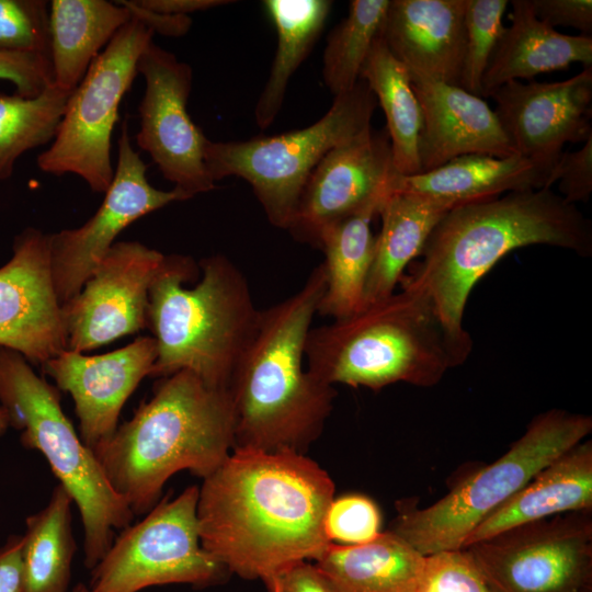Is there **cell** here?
Masks as SVG:
<instances>
[{
	"instance_id": "1",
	"label": "cell",
	"mask_w": 592,
	"mask_h": 592,
	"mask_svg": "<svg viewBox=\"0 0 592 592\" xmlns=\"http://www.w3.org/2000/svg\"><path fill=\"white\" fill-rule=\"evenodd\" d=\"M333 496L328 473L305 454L234 448L198 487L202 547L230 574L267 584L329 545L323 521Z\"/></svg>"
},
{
	"instance_id": "2",
	"label": "cell",
	"mask_w": 592,
	"mask_h": 592,
	"mask_svg": "<svg viewBox=\"0 0 592 592\" xmlns=\"http://www.w3.org/2000/svg\"><path fill=\"white\" fill-rule=\"evenodd\" d=\"M548 244L592 254V225L551 189L505 193L449 209L431 232L421 260L400 283L433 305L463 363L473 340L463 326L471 289L509 252Z\"/></svg>"
},
{
	"instance_id": "3",
	"label": "cell",
	"mask_w": 592,
	"mask_h": 592,
	"mask_svg": "<svg viewBox=\"0 0 592 592\" xmlns=\"http://www.w3.org/2000/svg\"><path fill=\"white\" fill-rule=\"evenodd\" d=\"M326 285L321 262L297 292L260 311L229 386L234 448L304 454L320 436L337 391L310 375L304 361Z\"/></svg>"
},
{
	"instance_id": "4",
	"label": "cell",
	"mask_w": 592,
	"mask_h": 592,
	"mask_svg": "<svg viewBox=\"0 0 592 592\" xmlns=\"http://www.w3.org/2000/svg\"><path fill=\"white\" fill-rule=\"evenodd\" d=\"M234 446L229 389L210 388L182 369L160 378L152 397L93 453L115 492L141 515L160 501L171 476L189 470L204 479Z\"/></svg>"
},
{
	"instance_id": "5",
	"label": "cell",
	"mask_w": 592,
	"mask_h": 592,
	"mask_svg": "<svg viewBox=\"0 0 592 592\" xmlns=\"http://www.w3.org/2000/svg\"><path fill=\"white\" fill-rule=\"evenodd\" d=\"M195 276L192 258L164 255L149 288L147 328L157 343L149 377L163 378L186 369L206 386L229 389L234 372L251 342L260 318L249 284L224 254L200 262Z\"/></svg>"
},
{
	"instance_id": "6",
	"label": "cell",
	"mask_w": 592,
	"mask_h": 592,
	"mask_svg": "<svg viewBox=\"0 0 592 592\" xmlns=\"http://www.w3.org/2000/svg\"><path fill=\"white\" fill-rule=\"evenodd\" d=\"M305 358L308 373L321 383L373 390L396 383L431 387L463 364L432 303L406 285L348 317L310 328Z\"/></svg>"
},
{
	"instance_id": "7",
	"label": "cell",
	"mask_w": 592,
	"mask_h": 592,
	"mask_svg": "<svg viewBox=\"0 0 592 592\" xmlns=\"http://www.w3.org/2000/svg\"><path fill=\"white\" fill-rule=\"evenodd\" d=\"M60 390L20 353L0 346V407L21 444L38 451L76 503L83 530V562L92 570L135 516L115 492L95 454L61 408Z\"/></svg>"
},
{
	"instance_id": "8",
	"label": "cell",
	"mask_w": 592,
	"mask_h": 592,
	"mask_svg": "<svg viewBox=\"0 0 592 592\" xmlns=\"http://www.w3.org/2000/svg\"><path fill=\"white\" fill-rule=\"evenodd\" d=\"M591 431L588 414L562 409L542 412L501 457L435 503L418 509L402 502L390 531L423 556L463 549L479 523Z\"/></svg>"
},
{
	"instance_id": "9",
	"label": "cell",
	"mask_w": 592,
	"mask_h": 592,
	"mask_svg": "<svg viewBox=\"0 0 592 592\" xmlns=\"http://www.w3.org/2000/svg\"><path fill=\"white\" fill-rule=\"evenodd\" d=\"M377 100L364 80L334 96L316 123L288 133L243 141L208 139L204 162L213 182L239 177L252 187L269 221L287 229L310 174L333 148L371 126Z\"/></svg>"
},
{
	"instance_id": "10",
	"label": "cell",
	"mask_w": 592,
	"mask_h": 592,
	"mask_svg": "<svg viewBox=\"0 0 592 592\" xmlns=\"http://www.w3.org/2000/svg\"><path fill=\"white\" fill-rule=\"evenodd\" d=\"M152 36L153 32L132 15L93 60L68 99L52 145L37 157L43 172L73 173L93 192H106L114 175L111 137L118 107Z\"/></svg>"
},
{
	"instance_id": "11",
	"label": "cell",
	"mask_w": 592,
	"mask_h": 592,
	"mask_svg": "<svg viewBox=\"0 0 592 592\" xmlns=\"http://www.w3.org/2000/svg\"><path fill=\"white\" fill-rule=\"evenodd\" d=\"M197 499L198 487L190 486L121 530L91 570L89 592H139L170 583L204 589L224 583L230 572L201 544Z\"/></svg>"
},
{
	"instance_id": "12",
	"label": "cell",
	"mask_w": 592,
	"mask_h": 592,
	"mask_svg": "<svg viewBox=\"0 0 592 592\" xmlns=\"http://www.w3.org/2000/svg\"><path fill=\"white\" fill-rule=\"evenodd\" d=\"M464 549L492 592H592V511L522 524Z\"/></svg>"
},
{
	"instance_id": "13",
	"label": "cell",
	"mask_w": 592,
	"mask_h": 592,
	"mask_svg": "<svg viewBox=\"0 0 592 592\" xmlns=\"http://www.w3.org/2000/svg\"><path fill=\"white\" fill-rule=\"evenodd\" d=\"M137 69L145 79L138 107V147L148 152L166 180L191 198L213 190L215 182L204 162L208 139L186 110L191 66L151 42L141 53Z\"/></svg>"
},
{
	"instance_id": "14",
	"label": "cell",
	"mask_w": 592,
	"mask_h": 592,
	"mask_svg": "<svg viewBox=\"0 0 592 592\" xmlns=\"http://www.w3.org/2000/svg\"><path fill=\"white\" fill-rule=\"evenodd\" d=\"M146 172L147 166L130 144L125 121L116 169L99 209L81 227L49 234L52 276L61 306L79 294L126 227L172 202L191 198L175 187L171 191L153 187Z\"/></svg>"
},
{
	"instance_id": "15",
	"label": "cell",
	"mask_w": 592,
	"mask_h": 592,
	"mask_svg": "<svg viewBox=\"0 0 592 592\" xmlns=\"http://www.w3.org/2000/svg\"><path fill=\"white\" fill-rule=\"evenodd\" d=\"M163 259L138 241L115 242L61 306L67 350L83 353L147 328L149 288Z\"/></svg>"
},
{
	"instance_id": "16",
	"label": "cell",
	"mask_w": 592,
	"mask_h": 592,
	"mask_svg": "<svg viewBox=\"0 0 592 592\" xmlns=\"http://www.w3.org/2000/svg\"><path fill=\"white\" fill-rule=\"evenodd\" d=\"M395 173L386 128H365L318 163L286 230L295 240L318 248L326 228L383 201Z\"/></svg>"
},
{
	"instance_id": "17",
	"label": "cell",
	"mask_w": 592,
	"mask_h": 592,
	"mask_svg": "<svg viewBox=\"0 0 592 592\" xmlns=\"http://www.w3.org/2000/svg\"><path fill=\"white\" fill-rule=\"evenodd\" d=\"M489 96L514 152L548 173L565 144L592 136V67L562 81H509Z\"/></svg>"
},
{
	"instance_id": "18",
	"label": "cell",
	"mask_w": 592,
	"mask_h": 592,
	"mask_svg": "<svg viewBox=\"0 0 592 592\" xmlns=\"http://www.w3.org/2000/svg\"><path fill=\"white\" fill-rule=\"evenodd\" d=\"M0 267V346L43 366L67 350L62 307L54 288L49 234L29 227L15 236Z\"/></svg>"
},
{
	"instance_id": "19",
	"label": "cell",
	"mask_w": 592,
	"mask_h": 592,
	"mask_svg": "<svg viewBox=\"0 0 592 592\" xmlns=\"http://www.w3.org/2000/svg\"><path fill=\"white\" fill-rule=\"evenodd\" d=\"M157 358L153 337H139L122 349L101 354L65 350L48 360L43 372L75 403L82 442L92 451L109 441L118 426L122 408Z\"/></svg>"
},
{
	"instance_id": "20",
	"label": "cell",
	"mask_w": 592,
	"mask_h": 592,
	"mask_svg": "<svg viewBox=\"0 0 592 592\" xmlns=\"http://www.w3.org/2000/svg\"><path fill=\"white\" fill-rule=\"evenodd\" d=\"M409 73L423 114L419 143L421 172L468 153L516 155L494 111L482 98L459 86Z\"/></svg>"
},
{
	"instance_id": "21",
	"label": "cell",
	"mask_w": 592,
	"mask_h": 592,
	"mask_svg": "<svg viewBox=\"0 0 592 592\" xmlns=\"http://www.w3.org/2000/svg\"><path fill=\"white\" fill-rule=\"evenodd\" d=\"M466 0H391L380 37L410 72L459 86Z\"/></svg>"
},
{
	"instance_id": "22",
	"label": "cell",
	"mask_w": 592,
	"mask_h": 592,
	"mask_svg": "<svg viewBox=\"0 0 592 592\" xmlns=\"http://www.w3.org/2000/svg\"><path fill=\"white\" fill-rule=\"evenodd\" d=\"M548 172L519 155H463L412 175L395 173L389 192H401L456 207L498 197L503 193L544 189ZM547 189V187H546Z\"/></svg>"
},
{
	"instance_id": "23",
	"label": "cell",
	"mask_w": 592,
	"mask_h": 592,
	"mask_svg": "<svg viewBox=\"0 0 592 592\" xmlns=\"http://www.w3.org/2000/svg\"><path fill=\"white\" fill-rule=\"evenodd\" d=\"M584 511H592L591 440L576 444L540 469L519 492L478 524L464 548L522 524Z\"/></svg>"
},
{
	"instance_id": "24",
	"label": "cell",
	"mask_w": 592,
	"mask_h": 592,
	"mask_svg": "<svg viewBox=\"0 0 592 592\" xmlns=\"http://www.w3.org/2000/svg\"><path fill=\"white\" fill-rule=\"evenodd\" d=\"M505 27L481 82V98L509 81L532 79L572 62L592 67V37L567 35L538 20L531 0H513Z\"/></svg>"
},
{
	"instance_id": "25",
	"label": "cell",
	"mask_w": 592,
	"mask_h": 592,
	"mask_svg": "<svg viewBox=\"0 0 592 592\" xmlns=\"http://www.w3.org/2000/svg\"><path fill=\"white\" fill-rule=\"evenodd\" d=\"M452 208L446 203L413 194H387L378 209L382 228L375 240L363 307L395 293L405 269L421 255L431 232Z\"/></svg>"
},
{
	"instance_id": "26",
	"label": "cell",
	"mask_w": 592,
	"mask_h": 592,
	"mask_svg": "<svg viewBox=\"0 0 592 592\" xmlns=\"http://www.w3.org/2000/svg\"><path fill=\"white\" fill-rule=\"evenodd\" d=\"M118 1L49 2V58L53 84L72 92L114 35L130 20Z\"/></svg>"
},
{
	"instance_id": "27",
	"label": "cell",
	"mask_w": 592,
	"mask_h": 592,
	"mask_svg": "<svg viewBox=\"0 0 592 592\" xmlns=\"http://www.w3.org/2000/svg\"><path fill=\"white\" fill-rule=\"evenodd\" d=\"M424 562L390 530L362 545L329 543L315 560L337 592H417Z\"/></svg>"
},
{
	"instance_id": "28",
	"label": "cell",
	"mask_w": 592,
	"mask_h": 592,
	"mask_svg": "<svg viewBox=\"0 0 592 592\" xmlns=\"http://www.w3.org/2000/svg\"><path fill=\"white\" fill-rule=\"evenodd\" d=\"M382 202L367 205L321 234L318 249L325 254L327 285L318 314L334 320L362 309L376 240L371 224Z\"/></svg>"
},
{
	"instance_id": "29",
	"label": "cell",
	"mask_w": 592,
	"mask_h": 592,
	"mask_svg": "<svg viewBox=\"0 0 592 592\" xmlns=\"http://www.w3.org/2000/svg\"><path fill=\"white\" fill-rule=\"evenodd\" d=\"M360 79L368 84L385 114L395 171L401 175L420 173L422 109L408 68L390 53L380 35L363 64Z\"/></svg>"
},
{
	"instance_id": "30",
	"label": "cell",
	"mask_w": 592,
	"mask_h": 592,
	"mask_svg": "<svg viewBox=\"0 0 592 592\" xmlns=\"http://www.w3.org/2000/svg\"><path fill=\"white\" fill-rule=\"evenodd\" d=\"M277 45L269 78L254 109L260 128L269 127L281 111L291 77L307 58L332 8L329 0H265Z\"/></svg>"
},
{
	"instance_id": "31",
	"label": "cell",
	"mask_w": 592,
	"mask_h": 592,
	"mask_svg": "<svg viewBox=\"0 0 592 592\" xmlns=\"http://www.w3.org/2000/svg\"><path fill=\"white\" fill-rule=\"evenodd\" d=\"M72 503L70 493L58 483L48 503L27 516L22 535L24 592H68L76 554Z\"/></svg>"
},
{
	"instance_id": "32",
	"label": "cell",
	"mask_w": 592,
	"mask_h": 592,
	"mask_svg": "<svg viewBox=\"0 0 592 592\" xmlns=\"http://www.w3.org/2000/svg\"><path fill=\"white\" fill-rule=\"evenodd\" d=\"M70 94L54 84L34 98L0 93V181L24 152L54 140Z\"/></svg>"
},
{
	"instance_id": "33",
	"label": "cell",
	"mask_w": 592,
	"mask_h": 592,
	"mask_svg": "<svg viewBox=\"0 0 592 592\" xmlns=\"http://www.w3.org/2000/svg\"><path fill=\"white\" fill-rule=\"evenodd\" d=\"M389 0H352L348 15L327 38L322 78L329 91L340 95L360 80L363 64L379 36Z\"/></svg>"
},
{
	"instance_id": "34",
	"label": "cell",
	"mask_w": 592,
	"mask_h": 592,
	"mask_svg": "<svg viewBox=\"0 0 592 592\" xmlns=\"http://www.w3.org/2000/svg\"><path fill=\"white\" fill-rule=\"evenodd\" d=\"M506 0H466L465 52L459 87L481 98V82L493 52L504 33Z\"/></svg>"
},
{
	"instance_id": "35",
	"label": "cell",
	"mask_w": 592,
	"mask_h": 592,
	"mask_svg": "<svg viewBox=\"0 0 592 592\" xmlns=\"http://www.w3.org/2000/svg\"><path fill=\"white\" fill-rule=\"evenodd\" d=\"M0 53L49 56V2L0 0Z\"/></svg>"
},
{
	"instance_id": "36",
	"label": "cell",
	"mask_w": 592,
	"mask_h": 592,
	"mask_svg": "<svg viewBox=\"0 0 592 592\" xmlns=\"http://www.w3.org/2000/svg\"><path fill=\"white\" fill-rule=\"evenodd\" d=\"M380 512L373 500L362 494H345L330 502L323 521L330 543L362 545L380 534Z\"/></svg>"
},
{
	"instance_id": "37",
	"label": "cell",
	"mask_w": 592,
	"mask_h": 592,
	"mask_svg": "<svg viewBox=\"0 0 592 592\" xmlns=\"http://www.w3.org/2000/svg\"><path fill=\"white\" fill-rule=\"evenodd\" d=\"M417 592H492L466 549L425 556Z\"/></svg>"
},
{
	"instance_id": "38",
	"label": "cell",
	"mask_w": 592,
	"mask_h": 592,
	"mask_svg": "<svg viewBox=\"0 0 592 592\" xmlns=\"http://www.w3.org/2000/svg\"><path fill=\"white\" fill-rule=\"evenodd\" d=\"M558 183L566 202H587L592 192V136L581 149L561 153L548 174L546 187Z\"/></svg>"
},
{
	"instance_id": "39",
	"label": "cell",
	"mask_w": 592,
	"mask_h": 592,
	"mask_svg": "<svg viewBox=\"0 0 592 592\" xmlns=\"http://www.w3.org/2000/svg\"><path fill=\"white\" fill-rule=\"evenodd\" d=\"M0 79L11 81L23 98L37 96L53 86L50 58L38 53H0Z\"/></svg>"
},
{
	"instance_id": "40",
	"label": "cell",
	"mask_w": 592,
	"mask_h": 592,
	"mask_svg": "<svg viewBox=\"0 0 592 592\" xmlns=\"http://www.w3.org/2000/svg\"><path fill=\"white\" fill-rule=\"evenodd\" d=\"M535 16L551 27L571 26L588 35L592 32L591 0H531Z\"/></svg>"
},
{
	"instance_id": "41",
	"label": "cell",
	"mask_w": 592,
	"mask_h": 592,
	"mask_svg": "<svg viewBox=\"0 0 592 592\" xmlns=\"http://www.w3.org/2000/svg\"><path fill=\"white\" fill-rule=\"evenodd\" d=\"M267 592H337L317 566L297 562L265 584Z\"/></svg>"
},
{
	"instance_id": "42",
	"label": "cell",
	"mask_w": 592,
	"mask_h": 592,
	"mask_svg": "<svg viewBox=\"0 0 592 592\" xmlns=\"http://www.w3.org/2000/svg\"><path fill=\"white\" fill-rule=\"evenodd\" d=\"M0 592H24L21 535H11L0 547Z\"/></svg>"
},
{
	"instance_id": "43",
	"label": "cell",
	"mask_w": 592,
	"mask_h": 592,
	"mask_svg": "<svg viewBox=\"0 0 592 592\" xmlns=\"http://www.w3.org/2000/svg\"><path fill=\"white\" fill-rule=\"evenodd\" d=\"M130 14L144 23L150 31L167 36L179 37L186 34L192 25L187 15H167L139 8L133 0H119Z\"/></svg>"
},
{
	"instance_id": "44",
	"label": "cell",
	"mask_w": 592,
	"mask_h": 592,
	"mask_svg": "<svg viewBox=\"0 0 592 592\" xmlns=\"http://www.w3.org/2000/svg\"><path fill=\"white\" fill-rule=\"evenodd\" d=\"M136 5L148 11L167 15H187L219 5L234 3L227 0H133Z\"/></svg>"
},
{
	"instance_id": "45",
	"label": "cell",
	"mask_w": 592,
	"mask_h": 592,
	"mask_svg": "<svg viewBox=\"0 0 592 592\" xmlns=\"http://www.w3.org/2000/svg\"><path fill=\"white\" fill-rule=\"evenodd\" d=\"M10 428L9 418L5 410L0 407V436Z\"/></svg>"
},
{
	"instance_id": "46",
	"label": "cell",
	"mask_w": 592,
	"mask_h": 592,
	"mask_svg": "<svg viewBox=\"0 0 592 592\" xmlns=\"http://www.w3.org/2000/svg\"><path fill=\"white\" fill-rule=\"evenodd\" d=\"M70 592H89L88 585L79 582L77 583Z\"/></svg>"
}]
</instances>
